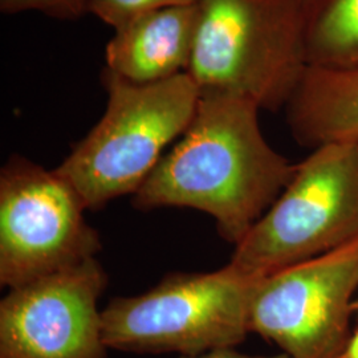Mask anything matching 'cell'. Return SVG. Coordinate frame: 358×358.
Here are the masks:
<instances>
[{"instance_id":"5","label":"cell","mask_w":358,"mask_h":358,"mask_svg":"<svg viewBox=\"0 0 358 358\" xmlns=\"http://www.w3.org/2000/svg\"><path fill=\"white\" fill-rule=\"evenodd\" d=\"M358 241V141L313 149L229 266L252 279Z\"/></svg>"},{"instance_id":"9","label":"cell","mask_w":358,"mask_h":358,"mask_svg":"<svg viewBox=\"0 0 358 358\" xmlns=\"http://www.w3.org/2000/svg\"><path fill=\"white\" fill-rule=\"evenodd\" d=\"M199 20L198 3L146 13L115 31L106 45V71L134 84L187 72Z\"/></svg>"},{"instance_id":"3","label":"cell","mask_w":358,"mask_h":358,"mask_svg":"<svg viewBox=\"0 0 358 358\" xmlns=\"http://www.w3.org/2000/svg\"><path fill=\"white\" fill-rule=\"evenodd\" d=\"M103 80L105 113L56 169L92 211L140 190L167 145L189 128L201 100L187 72L134 84L105 71Z\"/></svg>"},{"instance_id":"4","label":"cell","mask_w":358,"mask_h":358,"mask_svg":"<svg viewBox=\"0 0 358 358\" xmlns=\"http://www.w3.org/2000/svg\"><path fill=\"white\" fill-rule=\"evenodd\" d=\"M224 266L207 273L174 272L145 294L115 297L101 312L110 350L198 356L236 348L250 329L256 285Z\"/></svg>"},{"instance_id":"7","label":"cell","mask_w":358,"mask_h":358,"mask_svg":"<svg viewBox=\"0 0 358 358\" xmlns=\"http://www.w3.org/2000/svg\"><path fill=\"white\" fill-rule=\"evenodd\" d=\"M358 291V241L262 278L250 329L291 358H343Z\"/></svg>"},{"instance_id":"14","label":"cell","mask_w":358,"mask_h":358,"mask_svg":"<svg viewBox=\"0 0 358 358\" xmlns=\"http://www.w3.org/2000/svg\"><path fill=\"white\" fill-rule=\"evenodd\" d=\"M177 358H291L285 353H279L275 356H248L239 353L238 350H235V348H224V349H217V350H211L207 353H202L198 356H189V357H177Z\"/></svg>"},{"instance_id":"17","label":"cell","mask_w":358,"mask_h":358,"mask_svg":"<svg viewBox=\"0 0 358 358\" xmlns=\"http://www.w3.org/2000/svg\"><path fill=\"white\" fill-rule=\"evenodd\" d=\"M355 307H356V309H358V301H356V304H355Z\"/></svg>"},{"instance_id":"6","label":"cell","mask_w":358,"mask_h":358,"mask_svg":"<svg viewBox=\"0 0 358 358\" xmlns=\"http://www.w3.org/2000/svg\"><path fill=\"white\" fill-rule=\"evenodd\" d=\"M87 207L59 174L20 155L0 173V284L23 287L96 259L103 244Z\"/></svg>"},{"instance_id":"2","label":"cell","mask_w":358,"mask_h":358,"mask_svg":"<svg viewBox=\"0 0 358 358\" xmlns=\"http://www.w3.org/2000/svg\"><path fill=\"white\" fill-rule=\"evenodd\" d=\"M187 73L201 94L285 108L308 68L310 11L301 0H199Z\"/></svg>"},{"instance_id":"12","label":"cell","mask_w":358,"mask_h":358,"mask_svg":"<svg viewBox=\"0 0 358 358\" xmlns=\"http://www.w3.org/2000/svg\"><path fill=\"white\" fill-rule=\"evenodd\" d=\"M199 0H90L88 13H93L117 31L146 13L167 7L195 4Z\"/></svg>"},{"instance_id":"1","label":"cell","mask_w":358,"mask_h":358,"mask_svg":"<svg viewBox=\"0 0 358 358\" xmlns=\"http://www.w3.org/2000/svg\"><path fill=\"white\" fill-rule=\"evenodd\" d=\"M260 110L242 97L201 94L192 124L133 195V207L199 210L226 242L241 243L296 171L264 138Z\"/></svg>"},{"instance_id":"15","label":"cell","mask_w":358,"mask_h":358,"mask_svg":"<svg viewBox=\"0 0 358 358\" xmlns=\"http://www.w3.org/2000/svg\"><path fill=\"white\" fill-rule=\"evenodd\" d=\"M343 358H358V328L355 332H352Z\"/></svg>"},{"instance_id":"11","label":"cell","mask_w":358,"mask_h":358,"mask_svg":"<svg viewBox=\"0 0 358 358\" xmlns=\"http://www.w3.org/2000/svg\"><path fill=\"white\" fill-rule=\"evenodd\" d=\"M306 55L308 66L358 71V0H325L312 11Z\"/></svg>"},{"instance_id":"16","label":"cell","mask_w":358,"mask_h":358,"mask_svg":"<svg viewBox=\"0 0 358 358\" xmlns=\"http://www.w3.org/2000/svg\"><path fill=\"white\" fill-rule=\"evenodd\" d=\"M301 1L307 6L309 11L312 13V11H315L320 6L321 3H324L325 0H301Z\"/></svg>"},{"instance_id":"8","label":"cell","mask_w":358,"mask_h":358,"mask_svg":"<svg viewBox=\"0 0 358 358\" xmlns=\"http://www.w3.org/2000/svg\"><path fill=\"white\" fill-rule=\"evenodd\" d=\"M106 285L96 257L8 289L0 301V358H106L99 308Z\"/></svg>"},{"instance_id":"10","label":"cell","mask_w":358,"mask_h":358,"mask_svg":"<svg viewBox=\"0 0 358 358\" xmlns=\"http://www.w3.org/2000/svg\"><path fill=\"white\" fill-rule=\"evenodd\" d=\"M285 109L301 146L358 141V71L308 66Z\"/></svg>"},{"instance_id":"13","label":"cell","mask_w":358,"mask_h":358,"mask_svg":"<svg viewBox=\"0 0 358 358\" xmlns=\"http://www.w3.org/2000/svg\"><path fill=\"white\" fill-rule=\"evenodd\" d=\"M90 0H0L3 13L38 11L60 20H77L88 13Z\"/></svg>"}]
</instances>
